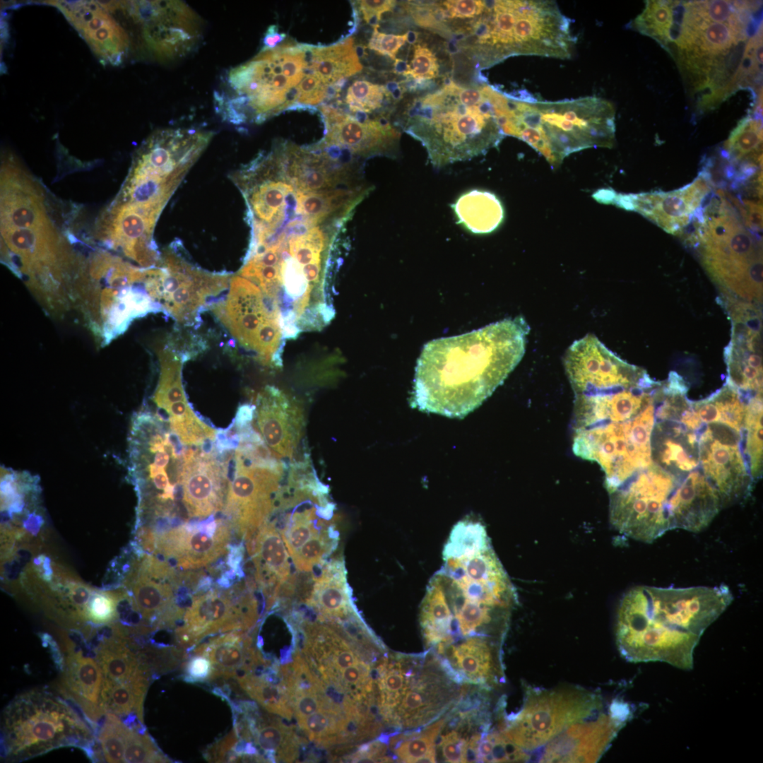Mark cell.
<instances>
[{
    "instance_id": "6da1fadb",
    "label": "cell",
    "mask_w": 763,
    "mask_h": 763,
    "mask_svg": "<svg viewBox=\"0 0 763 763\" xmlns=\"http://www.w3.org/2000/svg\"><path fill=\"white\" fill-rule=\"evenodd\" d=\"M530 326L521 316L427 343L418 359L410 406L462 418L480 406L521 360Z\"/></svg>"
},
{
    "instance_id": "7a4b0ae2",
    "label": "cell",
    "mask_w": 763,
    "mask_h": 763,
    "mask_svg": "<svg viewBox=\"0 0 763 763\" xmlns=\"http://www.w3.org/2000/svg\"><path fill=\"white\" fill-rule=\"evenodd\" d=\"M211 131L158 129L133 155L127 177L97 222V235L145 268L159 263L157 221L180 183L211 142Z\"/></svg>"
},
{
    "instance_id": "3957f363",
    "label": "cell",
    "mask_w": 763,
    "mask_h": 763,
    "mask_svg": "<svg viewBox=\"0 0 763 763\" xmlns=\"http://www.w3.org/2000/svg\"><path fill=\"white\" fill-rule=\"evenodd\" d=\"M732 600L725 584L632 588L622 596L617 610L618 649L630 662L661 661L690 670L704 632Z\"/></svg>"
},
{
    "instance_id": "277c9868",
    "label": "cell",
    "mask_w": 763,
    "mask_h": 763,
    "mask_svg": "<svg viewBox=\"0 0 763 763\" xmlns=\"http://www.w3.org/2000/svg\"><path fill=\"white\" fill-rule=\"evenodd\" d=\"M507 100L487 84L466 88L446 82L413 100L403 113V129L422 144L434 167L470 160L504 137L498 114Z\"/></svg>"
},
{
    "instance_id": "5b68a950",
    "label": "cell",
    "mask_w": 763,
    "mask_h": 763,
    "mask_svg": "<svg viewBox=\"0 0 763 763\" xmlns=\"http://www.w3.org/2000/svg\"><path fill=\"white\" fill-rule=\"evenodd\" d=\"M501 129L504 136L525 141L557 167L572 153L612 148L615 109L610 102L595 96L545 101L528 93L509 95Z\"/></svg>"
},
{
    "instance_id": "8992f818",
    "label": "cell",
    "mask_w": 763,
    "mask_h": 763,
    "mask_svg": "<svg viewBox=\"0 0 763 763\" xmlns=\"http://www.w3.org/2000/svg\"><path fill=\"white\" fill-rule=\"evenodd\" d=\"M42 186L14 160L1 168V236L4 256L29 280H56L68 259Z\"/></svg>"
},
{
    "instance_id": "52a82bcc",
    "label": "cell",
    "mask_w": 763,
    "mask_h": 763,
    "mask_svg": "<svg viewBox=\"0 0 763 763\" xmlns=\"http://www.w3.org/2000/svg\"><path fill=\"white\" fill-rule=\"evenodd\" d=\"M473 20V48L484 67L516 55L568 59L576 43L571 20L553 1H485Z\"/></svg>"
},
{
    "instance_id": "ba28073f",
    "label": "cell",
    "mask_w": 763,
    "mask_h": 763,
    "mask_svg": "<svg viewBox=\"0 0 763 763\" xmlns=\"http://www.w3.org/2000/svg\"><path fill=\"white\" fill-rule=\"evenodd\" d=\"M686 239L698 247L702 264L726 303L760 307L762 301V244L746 228L721 191L694 220Z\"/></svg>"
},
{
    "instance_id": "9c48e42d",
    "label": "cell",
    "mask_w": 763,
    "mask_h": 763,
    "mask_svg": "<svg viewBox=\"0 0 763 763\" xmlns=\"http://www.w3.org/2000/svg\"><path fill=\"white\" fill-rule=\"evenodd\" d=\"M1 757L20 762L63 747L82 750L100 760L95 731L83 713L60 693L35 688L16 696L5 707Z\"/></svg>"
},
{
    "instance_id": "30bf717a",
    "label": "cell",
    "mask_w": 763,
    "mask_h": 763,
    "mask_svg": "<svg viewBox=\"0 0 763 763\" xmlns=\"http://www.w3.org/2000/svg\"><path fill=\"white\" fill-rule=\"evenodd\" d=\"M307 69L304 45L285 42L261 49L224 74L213 93L215 110L234 125L264 122L295 104V87Z\"/></svg>"
},
{
    "instance_id": "8fae6325",
    "label": "cell",
    "mask_w": 763,
    "mask_h": 763,
    "mask_svg": "<svg viewBox=\"0 0 763 763\" xmlns=\"http://www.w3.org/2000/svg\"><path fill=\"white\" fill-rule=\"evenodd\" d=\"M654 422V401L629 420L572 421V450L600 466L610 492L652 463Z\"/></svg>"
},
{
    "instance_id": "7c38bea8",
    "label": "cell",
    "mask_w": 763,
    "mask_h": 763,
    "mask_svg": "<svg viewBox=\"0 0 763 763\" xmlns=\"http://www.w3.org/2000/svg\"><path fill=\"white\" fill-rule=\"evenodd\" d=\"M158 413L142 410L133 419L129 436V471L139 491L153 497L155 513L173 507L180 488L184 445Z\"/></svg>"
},
{
    "instance_id": "4fadbf2b",
    "label": "cell",
    "mask_w": 763,
    "mask_h": 763,
    "mask_svg": "<svg viewBox=\"0 0 763 763\" xmlns=\"http://www.w3.org/2000/svg\"><path fill=\"white\" fill-rule=\"evenodd\" d=\"M211 309L239 345L265 365L281 366L284 338L279 306L249 280L232 276L228 292Z\"/></svg>"
},
{
    "instance_id": "5bb4252c",
    "label": "cell",
    "mask_w": 763,
    "mask_h": 763,
    "mask_svg": "<svg viewBox=\"0 0 763 763\" xmlns=\"http://www.w3.org/2000/svg\"><path fill=\"white\" fill-rule=\"evenodd\" d=\"M233 458L234 475L228 480L223 514L231 530L247 541L275 509L288 466L270 451L235 448Z\"/></svg>"
},
{
    "instance_id": "9a60e30c",
    "label": "cell",
    "mask_w": 763,
    "mask_h": 763,
    "mask_svg": "<svg viewBox=\"0 0 763 763\" xmlns=\"http://www.w3.org/2000/svg\"><path fill=\"white\" fill-rule=\"evenodd\" d=\"M179 244L164 250L150 291L161 310L179 325L194 326L201 324V313L225 295L232 276L192 264L179 252Z\"/></svg>"
},
{
    "instance_id": "2e32d148",
    "label": "cell",
    "mask_w": 763,
    "mask_h": 763,
    "mask_svg": "<svg viewBox=\"0 0 763 763\" xmlns=\"http://www.w3.org/2000/svg\"><path fill=\"white\" fill-rule=\"evenodd\" d=\"M680 480L652 463L608 492L612 526L624 536L644 543L672 530L670 500Z\"/></svg>"
},
{
    "instance_id": "e0dca14e",
    "label": "cell",
    "mask_w": 763,
    "mask_h": 763,
    "mask_svg": "<svg viewBox=\"0 0 763 763\" xmlns=\"http://www.w3.org/2000/svg\"><path fill=\"white\" fill-rule=\"evenodd\" d=\"M601 706L596 694L578 688L531 690L526 692L521 709L507 718L502 732L524 750H536Z\"/></svg>"
},
{
    "instance_id": "ac0fdd59",
    "label": "cell",
    "mask_w": 763,
    "mask_h": 763,
    "mask_svg": "<svg viewBox=\"0 0 763 763\" xmlns=\"http://www.w3.org/2000/svg\"><path fill=\"white\" fill-rule=\"evenodd\" d=\"M407 656V682L391 722L418 730L432 723L459 699L463 689L436 654Z\"/></svg>"
},
{
    "instance_id": "d6986e66",
    "label": "cell",
    "mask_w": 763,
    "mask_h": 763,
    "mask_svg": "<svg viewBox=\"0 0 763 763\" xmlns=\"http://www.w3.org/2000/svg\"><path fill=\"white\" fill-rule=\"evenodd\" d=\"M175 632L179 645L188 648L207 636L232 631L244 632L258 617L257 602L246 582L229 589H212L196 595Z\"/></svg>"
},
{
    "instance_id": "ffe728a7",
    "label": "cell",
    "mask_w": 763,
    "mask_h": 763,
    "mask_svg": "<svg viewBox=\"0 0 763 763\" xmlns=\"http://www.w3.org/2000/svg\"><path fill=\"white\" fill-rule=\"evenodd\" d=\"M699 468L714 487L723 508L747 498L754 483L741 445V433L721 424L699 432Z\"/></svg>"
},
{
    "instance_id": "44dd1931",
    "label": "cell",
    "mask_w": 763,
    "mask_h": 763,
    "mask_svg": "<svg viewBox=\"0 0 763 763\" xmlns=\"http://www.w3.org/2000/svg\"><path fill=\"white\" fill-rule=\"evenodd\" d=\"M137 26L143 48L157 59L189 54L201 37V20L180 1H137Z\"/></svg>"
},
{
    "instance_id": "7402d4cb",
    "label": "cell",
    "mask_w": 763,
    "mask_h": 763,
    "mask_svg": "<svg viewBox=\"0 0 763 763\" xmlns=\"http://www.w3.org/2000/svg\"><path fill=\"white\" fill-rule=\"evenodd\" d=\"M170 345L158 352L160 366L159 381L153 400L157 413L168 424L172 432L187 446H199L213 442L215 431L202 421L189 403L182 379V366L189 358Z\"/></svg>"
},
{
    "instance_id": "603a6c76",
    "label": "cell",
    "mask_w": 763,
    "mask_h": 763,
    "mask_svg": "<svg viewBox=\"0 0 763 763\" xmlns=\"http://www.w3.org/2000/svg\"><path fill=\"white\" fill-rule=\"evenodd\" d=\"M211 443V442H210ZM186 448L180 483L182 499L190 518L204 519L224 505L228 487L229 459L213 443Z\"/></svg>"
},
{
    "instance_id": "cb8c5ba5",
    "label": "cell",
    "mask_w": 763,
    "mask_h": 763,
    "mask_svg": "<svg viewBox=\"0 0 763 763\" xmlns=\"http://www.w3.org/2000/svg\"><path fill=\"white\" fill-rule=\"evenodd\" d=\"M711 191L706 175L691 184L669 192L615 195L610 203L639 212L665 231L680 235L694 221Z\"/></svg>"
},
{
    "instance_id": "d4e9b609",
    "label": "cell",
    "mask_w": 763,
    "mask_h": 763,
    "mask_svg": "<svg viewBox=\"0 0 763 763\" xmlns=\"http://www.w3.org/2000/svg\"><path fill=\"white\" fill-rule=\"evenodd\" d=\"M629 715L627 704L614 702L608 714L575 723L545 747L540 762H596Z\"/></svg>"
},
{
    "instance_id": "484cf974",
    "label": "cell",
    "mask_w": 763,
    "mask_h": 763,
    "mask_svg": "<svg viewBox=\"0 0 763 763\" xmlns=\"http://www.w3.org/2000/svg\"><path fill=\"white\" fill-rule=\"evenodd\" d=\"M61 649L64 664L56 690L83 713L95 731L105 714L100 706L102 674L94 651L88 641L67 637Z\"/></svg>"
},
{
    "instance_id": "4316f807",
    "label": "cell",
    "mask_w": 763,
    "mask_h": 763,
    "mask_svg": "<svg viewBox=\"0 0 763 763\" xmlns=\"http://www.w3.org/2000/svg\"><path fill=\"white\" fill-rule=\"evenodd\" d=\"M230 530L223 520L198 526L183 524L160 533L155 545L159 553L176 566L196 569L224 555L230 540Z\"/></svg>"
},
{
    "instance_id": "83f0119b",
    "label": "cell",
    "mask_w": 763,
    "mask_h": 763,
    "mask_svg": "<svg viewBox=\"0 0 763 763\" xmlns=\"http://www.w3.org/2000/svg\"><path fill=\"white\" fill-rule=\"evenodd\" d=\"M254 417L264 442L278 459H292L304 428L302 407L294 398L272 386L255 397Z\"/></svg>"
},
{
    "instance_id": "f1b7e54d",
    "label": "cell",
    "mask_w": 763,
    "mask_h": 763,
    "mask_svg": "<svg viewBox=\"0 0 763 763\" xmlns=\"http://www.w3.org/2000/svg\"><path fill=\"white\" fill-rule=\"evenodd\" d=\"M54 4L100 58L113 64L123 61L129 49L130 37L105 4L95 1H57Z\"/></svg>"
},
{
    "instance_id": "f546056e",
    "label": "cell",
    "mask_w": 763,
    "mask_h": 763,
    "mask_svg": "<svg viewBox=\"0 0 763 763\" xmlns=\"http://www.w3.org/2000/svg\"><path fill=\"white\" fill-rule=\"evenodd\" d=\"M485 637L460 639L437 652L441 663L459 683L487 688L498 681L500 673L498 644Z\"/></svg>"
},
{
    "instance_id": "4dcf8cb0",
    "label": "cell",
    "mask_w": 763,
    "mask_h": 763,
    "mask_svg": "<svg viewBox=\"0 0 763 763\" xmlns=\"http://www.w3.org/2000/svg\"><path fill=\"white\" fill-rule=\"evenodd\" d=\"M722 508L718 492L698 467L680 480L672 495L673 529L699 532L708 526Z\"/></svg>"
},
{
    "instance_id": "1f68e13d",
    "label": "cell",
    "mask_w": 763,
    "mask_h": 763,
    "mask_svg": "<svg viewBox=\"0 0 763 763\" xmlns=\"http://www.w3.org/2000/svg\"><path fill=\"white\" fill-rule=\"evenodd\" d=\"M255 569V579L262 590L268 610L290 576L288 549L273 522L266 521L247 540Z\"/></svg>"
},
{
    "instance_id": "d6a6232c",
    "label": "cell",
    "mask_w": 763,
    "mask_h": 763,
    "mask_svg": "<svg viewBox=\"0 0 763 763\" xmlns=\"http://www.w3.org/2000/svg\"><path fill=\"white\" fill-rule=\"evenodd\" d=\"M326 124L327 144L346 148L364 155L390 150L400 138V133L384 115L360 122L351 115L338 111Z\"/></svg>"
},
{
    "instance_id": "836d02e7",
    "label": "cell",
    "mask_w": 763,
    "mask_h": 763,
    "mask_svg": "<svg viewBox=\"0 0 763 763\" xmlns=\"http://www.w3.org/2000/svg\"><path fill=\"white\" fill-rule=\"evenodd\" d=\"M761 330L747 325L733 326L726 351L727 384L747 400L762 397Z\"/></svg>"
},
{
    "instance_id": "e575fe53",
    "label": "cell",
    "mask_w": 763,
    "mask_h": 763,
    "mask_svg": "<svg viewBox=\"0 0 763 763\" xmlns=\"http://www.w3.org/2000/svg\"><path fill=\"white\" fill-rule=\"evenodd\" d=\"M651 457L653 463L682 479L699 467V433L679 422L656 420Z\"/></svg>"
},
{
    "instance_id": "d590c367",
    "label": "cell",
    "mask_w": 763,
    "mask_h": 763,
    "mask_svg": "<svg viewBox=\"0 0 763 763\" xmlns=\"http://www.w3.org/2000/svg\"><path fill=\"white\" fill-rule=\"evenodd\" d=\"M251 639L243 632H225L210 639L194 651V655L207 658L212 666L209 680L235 678L241 671L247 673L263 663L257 652L252 647Z\"/></svg>"
},
{
    "instance_id": "8d00e7d4",
    "label": "cell",
    "mask_w": 763,
    "mask_h": 763,
    "mask_svg": "<svg viewBox=\"0 0 763 763\" xmlns=\"http://www.w3.org/2000/svg\"><path fill=\"white\" fill-rule=\"evenodd\" d=\"M306 602L324 619L339 620L355 612L342 560L324 564Z\"/></svg>"
},
{
    "instance_id": "74e56055",
    "label": "cell",
    "mask_w": 763,
    "mask_h": 763,
    "mask_svg": "<svg viewBox=\"0 0 763 763\" xmlns=\"http://www.w3.org/2000/svg\"><path fill=\"white\" fill-rule=\"evenodd\" d=\"M307 69L326 85L359 73L362 69L350 37L329 47L304 45Z\"/></svg>"
},
{
    "instance_id": "f35d334b",
    "label": "cell",
    "mask_w": 763,
    "mask_h": 763,
    "mask_svg": "<svg viewBox=\"0 0 763 763\" xmlns=\"http://www.w3.org/2000/svg\"><path fill=\"white\" fill-rule=\"evenodd\" d=\"M451 208L458 222L473 233L494 231L502 223L504 208L492 193L474 189L462 194Z\"/></svg>"
},
{
    "instance_id": "ab89813d",
    "label": "cell",
    "mask_w": 763,
    "mask_h": 763,
    "mask_svg": "<svg viewBox=\"0 0 763 763\" xmlns=\"http://www.w3.org/2000/svg\"><path fill=\"white\" fill-rule=\"evenodd\" d=\"M748 401L726 384L709 397L692 402V410L702 425L721 424L741 433Z\"/></svg>"
},
{
    "instance_id": "60d3db41",
    "label": "cell",
    "mask_w": 763,
    "mask_h": 763,
    "mask_svg": "<svg viewBox=\"0 0 763 763\" xmlns=\"http://www.w3.org/2000/svg\"><path fill=\"white\" fill-rule=\"evenodd\" d=\"M687 387L676 372H670L667 380L660 383L654 396L656 420H672L684 424L699 432L702 424L695 415L692 401L687 397Z\"/></svg>"
},
{
    "instance_id": "b9f144b4",
    "label": "cell",
    "mask_w": 763,
    "mask_h": 763,
    "mask_svg": "<svg viewBox=\"0 0 763 763\" xmlns=\"http://www.w3.org/2000/svg\"><path fill=\"white\" fill-rule=\"evenodd\" d=\"M762 129L760 119L743 118L726 143L728 156L734 162H745L742 175L750 177L762 165Z\"/></svg>"
},
{
    "instance_id": "7bdbcfd3",
    "label": "cell",
    "mask_w": 763,
    "mask_h": 763,
    "mask_svg": "<svg viewBox=\"0 0 763 763\" xmlns=\"http://www.w3.org/2000/svg\"><path fill=\"white\" fill-rule=\"evenodd\" d=\"M445 721L446 716L419 731L392 738V750L398 759L403 762H436L437 740Z\"/></svg>"
},
{
    "instance_id": "ee69618b",
    "label": "cell",
    "mask_w": 763,
    "mask_h": 763,
    "mask_svg": "<svg viewBox=\"0 0 763 763\" xmlns=\"http://www.w3.org/2000/svg\"><path fill=\"white\" fill-rule=\"evenodd\" d=\"M762 415V397L750 398L741 431V445L754 481L762 477L763 471Z\"/></svg>"
},
{
    "instance_id": "f6af8a7d",
    "label": "cell",
    "mask_w": 763,
    "mask_h": 763,
    "mask_svg": "<svg viewBox=\"0 0 763 763\" xmlns=\"http://www.w3.org/2000/svg\"><path fill=\"white\" fill-rule=\"evenodd\" d=\"M235 678L240 687L266 709L278 715L290 716L288 699L282 687L266 678L248 673L237 675Z\"/></svg>"
},
{
    "instance_id": "bcb514c9",
    "label": "cell",
    "mask_w": 763,
    "mask_h": 763,
    "mask_svg": "<svg viewBox=\"0 0 763 763\" xmlns=\"http://www.w3.org/2000/svg\"><path fill=\"white\" fill-rule=\"evenodd\" d=\"M673 25L672 1H648L645 9L633 21L640 32L655 38L666 47Z\"/></svg>"
},
{
    "instance_id": "7dc6e473",
    "label": "cell",
    "mask_w": 763,
    "mask_h": 763,
    "mask_svg": "<svg viewBox=\"0 0 763 763\" xmlns=\"http://www.w3.org/2000/svg\"><path fill=\"white\" fill-rule=\"evenodd\" d=\"M338 540L333 524L326 527L291 557L295 567L300 572H309L332 553L337 547Z\"/></svg>"
},
{
    "instance_id": "c3c4849f",
    "label": "cell",
    "mask_w": 763,
    "mask_h": 763,
    "mask_svg": "<svg viewBox=\"0 0 763 763\" xmlns=\"http://www.w3.org/2000/svg\"><path fill=\"white\" fill-rule=\"evenodd\" d=\"M526 751L514 743L502 732H485L479 744L478 762H521L529 759Z\"/></svg>"
},
{
    "instance_id": "681fc988",
    "label": "cell",
    "mask_w": 763,
    "mask_h": 763,
    "mask_svg": "<svg viewBox=\"0 0 763 763\" xmlns=\"http://www.w3.org/2000/svg\"><path fill=\"white\" fill-rule=\"evenodd\" d=\"M124 738V762H171L146 732L141 733L126 725Z\"/></svg>"
},
{
    "instance_id": "f907efd6",
    "label": "cell",
    "mask_w": 763,
    "mask_h": 763,
    "mask_svg": "<svg viewBox=\"0 0 763 763\" xmlns=\"http://www.w3.org/2000/svg\"><path fill=\"white\" fill-rule=\"evenodd\" d=\"M384 99L389 100V97L384 85L365 80L355 81L348 88L345 96L351 112L360 110L371 113L382 107Z\"/></svg>"
},
{
    "instance_id": "816d5d0a",
    "label": "cell",
    "mask_w": 763,
    "mask_h": 763,
    "mask_svg": "<svg viewBox=\"0 0 763 763\" xmlns=\"http://www.w3.org/2000/svg\"><path fill=\"white\" fill-rule=\"evenodd\" d=\"M335 709H321L298 721L300 728L310 739L319 742L332 738L333 734L343 728L345 720L336 722Z\"/></svg>"
},
{
    "instance_id": "f5cc1de1",
    "label": "cell",
    "mask_w": 763,
    "mask_h": 763,
    "mask_svg": "<svg viewBox=\"0 0 763 763\" xmlns=\"http://www.w3.org/2000/svg\"><path fill=\"white\" fill-rule=\"evenodd\" d=\"M439 73V64L435 54L425 44L415 45L410 64L407 65L404 75L423 81L434 78Z\"/></svg>"
},
{
    "instance_id": "db71d44e",
    "label": "cell",
    "mask_w": 763,
    "mask_h": 763,
    "mask_svg": "<svg viewBox=\"0 0 763 763\" xmlns=\"http://www.w3.org/2000/svg\"><path fill=\"white\" fill-rule=\"evenodd\" d=\"M405 8L412 16L414 21L420 26L439 29L442 21L446 18L441 2L425 3L422 1H407Z\"/></svg>"
},
{
    "instance_id": "11a10c76",
    "label": "cell",
    "mask_w": 763,
    "mask_h": 763,
    "mask_svg": "<svg viewBox=\"0 0 763 763\" xmlns=\"http://www.w3.org/2000/svg\"><path fill=\"white\" fill-rule=\"evenodd\" d=\"M117 601L109 594L93 595L85 610V620L97 625L110 623L117 617Z\"/></svg>"
},
{
    "instance_id": "9f6ffc18",
    "label": "cell",
    "mask_w": 763,
    "mask_h": 763,
    "mask_svg": "<svg viewBox=\"0 0 763 763\" xmlns=\"http://www.w3.org/2000/svg\"><path fill=\"white\" fill-rule=\"evenodd\" d=\"M328 85L314 74L308 72L297 86L295 104L303 103L314 105L326 97Z\"/></svg>"
},
{
    "instance_id": "6f0895ef",
    "label": "cell",
    "mask_w": 763,
    "mask_h": 763,
    "mask_svg": "<svg viewBox=\"0 0 763 763\" xmlns=\"http://www.w3.org/2000/svg\"><path fill=\"white\" fill-rule=\"evenodd\" d=\"M238 743V735L235 729L223 738L206 750L204 756L209 762H239V757L235 752Z\"/></svg>"
},
{
    "instance_id": "680465c9",
    "label": "cell",
    "mask_w": 763,
    "mask_h": 763,
    "mask_svg": "<svg viewBox=\"0 0 763 763\" xmlns=\"http://www.w3.org/2000/svg\"><path fill=\"white\" fill-rule=\"evenodd\" d=\"M408 33L392 35L379 32L378 30H374L368 47L379 54L386 55L395 60L398 51L408 40Z\"/></svg>"
},
{
    "instance_id": "91938a15",
    "label": "cell",
    "mask_w": 763,
    "mask_h": 763,
    "mask_svg": "<svg viewBox=\"0 0 763 763\" xmlns=\"http://www.w3.org/2000/svg\"><path fill=\"white\" fill-rule=\"evenodd\" d=\"M441 4L446 18L474 19L483 12L485 1L449 0Z\"/></svg>"
},
{
    "instance_id": "94428289",
    "label": "cell",
    "mask_w": 763,
    "mask_h": 763,
    "mask_svg": "<svg viewBox=\"0 0 763 763\" xmlns=\"http://www.w3.org/2000/svg\"><path fill=\"white\" fill-rule=\"evenodd\" d=\"M357 2L364 20L374 30L378 29L382 14L392 11L396 5L395 1L390 0H364Z\"/></svg>"
},
{
    "instance_id": "6125c7cd",
    "label": "cell",
    "mask_w": 763,
    "mask_h": 763,
    "mask_svg": "<svg viewBox=\"0 0 763 763\" xmlns=\"http://www.w3.org/2000/svg\"><path fill=\"white\" fill-rule=\"evenodd\" d=\"M294 709L298 721L322 709L324 701L316 691L304 692L293 697Z\"/></svg>"
},
{
    "instance_id": "be15d7a7",
    "label": "cell",
    "mask_w": 763,
    "mask_h": 763,
    "mask_svg": "<svg viewBox=\"0 0 763 763\" xmlns=\"http://www.w3.org/2000/svg\"><path fill=\"white\" fill-rule=\"evenodd\" d=\"M185 680L189 682L208 680L212 671L210 661L202 656L194 655L184 666Z\"/></svg>"
},
{
    "instance_id": "e7e4bbea",
    "label": "cell",
    "mask_w": 763,
    "mask_h": 763,
    "mask_svg": "<svg viewBox=\"0 0 763 763\" xmlns=\"http://www.w3.org/2000/svg\"><path fill=\"white\" fill-rule=\"evenodd\" d=\"M285 37L286 34L279 33L276 25H271L265 34L262 49H272L277 47Z\"/></svg>"
},
{
    "instance_id": "03108f58",
    "label": "cell",
    "mask_w": 763,
    "mask_h": 763,
    "mask_svg": "<svg viewBox=\"0 0 763 763\" xmlns=\"http://www.w3.org/2000/svg\"><path fill=\"white\" fill-rule=\"evenodd\" d=\"M365 49L366 47L363 45H356L355 46V49L358 58H363L365 57L366 54Z\"/></svg>"
}]
</instances>
